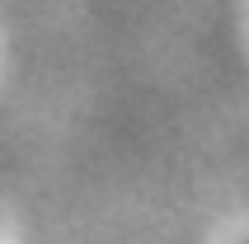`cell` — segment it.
Instances as JSON below:
<instances>
[{
  "label": "cell",
  "instance_id": "obj_1",
  "mask_svg": "<svg viewBox=\"0 0 249 244\" xmlns=\"http://www.w3.org/2000/svg\"><path fill=\"white\" fill-rule=\"evenodd\" d=\"M245 244H249V240H245Z\"/></svg>",
  "mask_w": 249,
  "mask_h": 244
}]
</instances>
